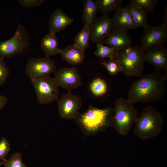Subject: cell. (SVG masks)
Returning <instances> with one entry per match:
<instances>
[{
    "label": "cell",
    "mask_w": 167,
    "mask_h": 167,
    "mask_svg": "<svg viewBox=\"0 0 167 167\" xmlns=\"http://www.w3.org/2000/svg\"><path fill=\"white\" fill-rule=\"evenodd\" d=\"M156 70L141 76L133 82L129 89L127 100L134 104L138 102H155L161 100L166 92L167 75L163 76Z\"/></svg>",
    "instance_id": "6da1fadb"
},
{
    "label": "cell",
    "mask_w": 167,
    "mask_h": 167,
    "mask_svg": "<svg viewBox=\"0 0 167 167\" xmlns=\"http://www.w3.org/2000/svg\"><path fill=\"white\" fill-rule=\"evenodd\" d=\"M74 120L85 136L94 135L113 127V108L99 109L91 105L85 113H79Z\"/></svg>",
    "instance_id": "7a4b0ae2"
},
{
    "label": "cell",
    "mask_w": 167,
    "mask_h": 167,
    "mask_svg": "<svg viewBox=\"0 0 167 167\" xmlns=\"http://www.w3.org/2000/svg\"><path fill=\"white\" fill-rule=\"evenodd\" d=\"M164 122L161 113L152 106H148L144 109L137 118L134 133L144 140L156 137L161 132Z\"/></svg>",
    "instance_id": "3957f363"
},
{
    "label": "cell",
    "mask_w": 167,
    "mask_h": 167,
    "mask_svg": "<svg viewBox=\"0 0 167 167\" xmlns=\"http://www.w3.org/2000/svg\"><path fill=\"white\" fill-rule=\"evenodd\" d=\"M144 52L140 47L131 45L118 52L114 59L119 62L125 75L140 77L144 69Z\"/></svg>",
    "instance_id": "277c9868"
},
{
    "label": "cell",
    "mask_w": 167,
    "mask_h": 167,
    "mask_svg": "<svg viewBox=\"0 0 167 167\" xmlns=\"http://www.w3.org/2000/svg\"><path fill=\"white\" fill-rule=\"evenodd\" d=\"M113 112V127L120 135H127L137 118L133 104L127 99L120 97L115 101Z\"/></svg>",
    "instance_id": "5b68a950"
},
{
    "label": "cell",
    "mask_w": 167,
    "mask_h": 167,
    "mask_svg": "<svg viewBox=\"0 0 167 167\" xmlns=\"http://www.w3.org/2000/svg\"><path fill=\"white\" fill-rule=\"evenodd\" d=\"M29 40L25 27L19 22L13 36L0 42V57L4 58L23 53L28 47Z\"/></svg>",
    "instance_id": "8992f818"
},
{
    "label": "cell",
    "mask_w": 167,
    "mask_h": 167,
    "mask_svg": "<svg viewBox=\"0 0 167 167\" xmlns=\"http://www.w3.org/2000/svg\"><path fill=\"white\" fill-rule=\"evenodd\" d=\"M31 82L40 104H50L58 99V87L54 78L49 75L31 79Z\"/></svg>",
    "instance_id": "52a82bcc"
},
{
    "label": "cell",
    "mask_w": 167,
    "mask_h": 167,
    "mask_svg": "<svg viewBox=\"0 0 167 167\" xmlns=\"http://www.w3.org/2000/svg\"><path fill=\"white\" fill-rule=\"evenodd\" d=\"M167 39V25L148 27L144 29L141 40L140 48L144 51L161 46Z\"/></svg>",
    "instance_id": "ba28073f"
},
{
    "label": "cell",
    "mask_w": 167,
    "mask_h": 167,
    "mask_svg": "<svg viewBox=\"0 0 167 167\" xmlns=\"http://www.w3.org/2000/svg\"><path fill=\"white\" fill-rule=\"evenodd\" d=\"M57 101L58 112L62 118L74 119L79 113V110L82 105V99L71 91L63 94Z\"/></svg>",
    "instance_id": "9c48e42d"
},
{
    "label": "cell",
    "mask_w": 167,
    "mask_h": 167,
    "mask_svg": "<svg viewBox=\"0 0 167 167\" xmlns=\"http://www.w3.org/2000/svg\"><path fill=\"white\" fill-rule=\"evenodd\" d=\"M57 66L50 58H31L28 61L25 68L27 76L31 79L45 75H49L55 71Z\"/></svg>",
    "instance_id": "30bf717a"
},
{
    "label": "cell",
    "mask_w": 167,
    "mask_h": 167,
    "mask_svg": "<svg viewBox=\"0 0 167 167\" xmlns=\"http://www.w3.org/2000/svg\"><path fill=\"white\" fill-rule=\"evenodd\" d=\"M114 28L112 18L109 16L96 17L90 27V40L96 45L103 44Z\"/></svg>",
    "instance_id": "8fae6325"
},
{
    "label": "cell",
    "mask_w": 167,
    "mask_h": 167,
    "mask_svg": "<svg viewBox=\"0 0 167 167\" xmlns=\"http://www.w3.org/2000/svg\"><path fill=\"white\" fill-rule=\"evenodd\" d=\"M54 73V79L58 87L71 91L82 84L81 76L75 67L61 68Z\"/></svg>",
    "instance_id": "7c38bea8"
},
{
    "label": "cell",
    "mask_w": 167,
    "mask_h": 167,
    "mask_svg": "<svg viewBox=\"0 0 167 167\" xmlns=\"http://www.w3.org/2000/svg\"><path fill=\"white\" fill-rule=\"evenodd\" d=\"M103 43L118 52L131 45L132 39L128 31L114 28Z\"/></svg>",
    "instance_id": "4fadbf2b"
},
{
    "label": "cell",
    "mask_w": 167,
    "mask_h": 167,
    "mask_svg": "<svg viewBox=\"0 0 167 167\" xmlns=\"http://www.w3.org/2000/svg\"><path fill=\"white\" fill-rule=\"evenodd\" d=\"M144 59L154 67L156 70H167V49L163 45L149 49L144 53Z\"/></svg>",
    "instance_id": "5bb4252c"
},
{
    "label": "cell",
    "mask_w": 167,
    "mask_h": 167,
    "mask_svg": "<svg viewBox=\"0 0 167 167\" xmlns=\"http://www.w3.org/2000/svg\"><path fill=\"white\" fill-rule=\"evenodd\" d=\"M112 19L114 28L128 31L137 28L130 12L126 7H121L116 11Z\"/></svg>",
    "instance_id": "9a60e30c"
},
{
    "label": "cell",
    "mask_w": 167,
    "mask_h": 167,
    "mask_svg": "<svg viewBox=\"0 0 167 167\" xmlns=\"http://www.w3.org/2000/svg\"><path fill=\"white\" fill-rule=\"evenodd\" d=\"M73 22V18L66 14L60 8L57 9L49 20V32L56 33L62 31Z\"/></svg>",
    "instance_id": "2e32d148"
},
{
    "label": "cell",
    "mask_w": 167,
    "mask_h": 167,
    "mask_svg": "<svg viewBox=\"0 0 167 167\" xmlns=\"http://www.w3.org/2000/svg\"><path fill=\"white\" fill-rule=\"evenodd\" d=\"M84 52L72 44L60 49L59 54L62 60L71 64L77 65L83 62L85 57Z\"/></svg>",
    "instance_id": "e0dca14e"
},
{
    "label": "cell",
    "mask_w": 167,
    "mask_h": 167,
    "mask_svg": "<svg viewBox=\"0 0 167 167\" xmlns=\"http://www.w3.org/2000/svg\"><path fill=\"white\" fill-rule=\"evenodd\" d=\"M58 39L56 33L49 32L43 36L40 46L45 54V57L50 58L59 54L60 49L58 48Z\"/></svg>",
    "instance_id": "ac0fdd59"
},
{
    "label": "cell",
    "mask_w": 167,
    "mask_h": 167,
    "mask_svg": "<svg viewBox=\"0 0 167 167\" xmlns=\"http://www.w3.org/2000/svg\"><path fill=\"white\" fill-rule=\"evenodd\" d=\"M126 7L130 12L137 27H141L144 29L148 27V13L140 8L131 3L127 5Z\"/></svg>",
    "instance_id": "d6986e66"
},
{
    "label": "cell",
    "mask_w": 167,
    "mask_h": 167,
    "mask_svg": "<svg viewBox=\"0 0 167 167\" xmlns=\"http://www.w3.org/2000/svg\"><path fill=\"white\" fill-rule=\"evenodd\" d=\"M83 6L81 18L84 24L90 27L96 18L98 9L95 1L92 0L83 1Z\"/></svg>",
    "instance_id": "ffe728a7"
},
{
    "label": "cell",
    "mask_w": 167,
    "mask_h": 167,
    "mask_svg": "<svg viewBox=\"0 0 167 167\" xmlns=\"http://www.w3.org/2000/svg\"><path fill=\"white\" fill-rule=\"evenodd\" d=\"M98 11L103 15L108 16L111 12L115 11L121 7L122 0H97L95 1Z\"/></svg>",
    "instance_id": "44dd1931"
},
{
    "label": "cell",
    "mask_w": 167,
    "mask_h": 167,
    "mask_svg": "<svg viewBox=\"0 0 167 167\" xmlns=\"http://www.w3.org/2000/svg\"><path fill=\"white\" fill-rule=\"evenodd\" d=\"M90 26L84 24L82 30L76 36L73 44L78 48L85 51L89 45L90 40Z\"/></svg>",
    "instance_id": "7402d4cb"
},
{
    "label": "cell",
    "mask_w": 167,
    "mask_h": 167,
    "mask_svg": "<svg viewBox=\"0 0 167 167\" xmlns=\"http://www.w3.org/2000/svg\"><path fill=\"white\" fill-rule=\"evenodd\" d=\"M91 92L94 96H101L104 95L108 90V86L106 82L100 78L94 79L89 85Z\"/></svg>",
    "instance_id": "603a6c76"
},
{
    "label": "cell",
    "mask_w": 167,
    "mask_h": 167,
    "mask_svg": "<svg viewBox=\"0 0 167 167\" xmlns=\"http://www.w3.org/2000/svg\"><path fill=\"white\" fill-rule=\"evenodd\" d=\"M96 49L93 53L94 55L102 58H108L109 59H114L118 52L114 49L103 45H96Z\"/></svg>",
    "instance_id": "cb8c5ba5"
},
{
    "label": "cell",
    "mask_w": 167,
    "mask_h": 167,
    "mask_svg": "<svg viewBox=\"0 0 167 167\" xmlns=\"http://www.w3.org/2000/svg\"><path fill=\"white\" fill-rule=\"evenodd\" d=\"M22 154L19 152L14 153L9 159H5L2 161L5 167H27L22 160Z\"/></svg>",
    "instance_id": "d4e9b609"
},
{
    "label": "cell",
    "mask_w": 167,
    "mask_h": 167,
    "mask_svg": "<svg viewBox=\"0 0 167 167\" xmlns=\"http://www.w3.org/2000/svg\"><path fill=\"white\" fill-rule=\"evenodd\" d=\"M158 2L157 0H131L130 3L140 8L148 13L154 10Z\"/></svg>",
    "instance_id": "484cf974"
},
{
    "label": "cell",
    "mask_w": 167,
    "mask_h": 167,
    "mask_svg": "<svg viewBox=\"0 0 167 167\" xmlns=\"http://www.w3.org/2000/svg\"><path fill=\"white\" fill-rule=\"evenodd\" d=\"M101 64L105 67L111 75H116L122 71L120 64L115 59L112 60L109 59L108 61L103 62Z\"/></svg>",
    "instance_id": "4316f807"
},
{
    "label": "cell",
    "mask_w": 167,
    "mask_h": 167,
    "mask_svg": "<svg viewBox=\"0 0 167 167\" xmlns=\"http://www.w3.org/2000/svg\"><path fill=\"white\" fill-rule=\"evenodd\" d=\"M9 74V70L4 61V58L0 57V86L5 83Z\"/></svg>",
    "instance_id": "83f0119b"
},
{
    "label": "cell",
    "mask_w": 167,
    "mask_h": 167,
    "mask_svg": "<svg viewBox=\"0 0 167 167\" xmlns=\"http://www.w3.org/2000/svg\"><path fill=\"white\" fill-rule=\"evenodd\" d=\"M10 149L9 141L5 138H2L0 140V161L6 159Z\"/></svg>",
    "instance_id": "f1b7e54d"
},
{
    "label": "cell",
    "mask_w": 167,
    "mask_h": 167,
    "mask_svg": "<svg viewBox=\"0 0 167 167\" xmlns=\"http://www.w3.org/2000/svg\"><path fill=\"white\" fill-rule=\"evenodd\" d=\"M45 0H19L18 2L22 6L25 7H32L38 6Z\"/></svg>",
    "instance_id": "f546056e"
},
{
    "label": "cell",
    "mask_w": 167,
    "mask_h": 167,
    "mask_svg": "<svg viewBox=\"0 0 167 167\" xmlns=\"http://www.w3.org/2000/svg\"><path fill=\"white\" fill-rule=\"evenodd\" d=\"M8 101V98L6 96L0 95V112L6 105Z\"/></svg>",
    "instance_id": "4dcf8cb0"
},
{
    "label": "cell",
    "mask_w": 167,
    "mask_h": 167,
    "mask_svg": "<svg viewBox=\"0 0 167 167\" xmlns=\"http://www.w3.org/2000/svg\"><path fill=\"white\" fill-rule=\"evenodd\" d=\"M2 165V161H0V166Z\"/></svg>",
    "instance_id": "1f68e13d"
}]
</instances>
